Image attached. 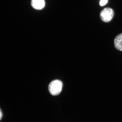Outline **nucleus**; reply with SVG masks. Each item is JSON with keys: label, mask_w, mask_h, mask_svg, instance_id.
I'll use <instances>...</instances> for the list:
<instances>
[{"label": "nucleus", "mask_w": 122, "mask_h": 122, "mask_svg": "<svg viewBox=\"0 0 122 122\" xmlns=\"http://www.w3.org/2000/svg\"><path fill=\"white\" fill-rule=\"evenodd\" d=\"M62 86L63 83L61 81L59 80H53L49 85V91L51 95H57L61 91Z\"/></svg>", "instance_id": "f257e3e1"}, {"label": "nucleus", "mask_w": 122, "mask_h": 122, "mask_svg": "<svg viewBox=\"0 0 122 122\" xmlns=\"http://www.w3.org/2000/svg\"><path fill=\"white\" fill-rule=\"evenodd\" d=\"M31 5L36 10H41L45 7V1L44 0H32Z\"/></svg>", "instance_id": "20e7f679"}, {"label": "nucleus", "mask_w": 122, "mask_h": 122, "mask_svg": "<svg viewBox=\"0 0 122 122\" xmlns=\"http://www.w3.org/2000/svg\"><path fill=\"white\" fill-rule=\"evenodd\" d=\"M114 44L117 50L122 51V33L116 36L114 40Z\"/></svg>", "instance_id": "7ed1b4c3"}, {"label": "nucleus", "mask_w": 122, "mask_h": 122, "mask_svg": "<svg viewBox=\"0 0 122 122\" xmlns=\"http://www.w3.org/2000/svg\"><path fill=\"white\" fill-rule=\"evenodd\" d=\"M114 15V12L112 9L106 8L102 10L100 13L102 20L105 22H108L112 20Z\"/></svg>", "instance_id": "f03ea898"}, {"label": "nucleus", "mask_w": 122, "mask_h": 122, "mask_svg": "<svg viewBox=\"0 0 122 122\" xmlns=\"http://www.w3.org/2000/svg\"><path fill=\"white\" fill-rule=\"evenodd\" d=\"M3 116V114L2 113V111L1 109H0V119L1 120V118H2Z\"/></svg>", "instance_id": "423d86ee"}, {"label": "nucleus", "mask_w": 122, "mask_h": 122, "mask_svg": "<svg viewBox=\"0 0 122 122\" xmlns=\"http://www.w3.org/2000/svg\"><path fill=\"white\" fill-rule=\"evenodd\" d=\"M108 2V0H101L100 4V6H103L106 4Z\"/></svg>", "instance_id": "39448f33"}]
</instances>
